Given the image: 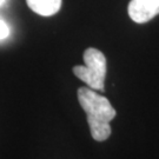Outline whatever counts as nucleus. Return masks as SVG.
I'll use <instances>...</instances> for the list:
<instances>
[{
    "label": "nucleus",
    "mask_w": 159,
    "mask_h": 159,
    "mask_svg": "<svg viewBox=\"0 0 159 159\" xmlns=\"http://www.w3.org/2000/svg\"><path fill=\"white\" fill-rule=\"evenodd\" d=\"M30 8L41 17H51L60 11L61 0H26Z\"/></svg>",
    "instance_id": "20e7f679"
},
{
    "label": "nucleus",
    "mask_w": 159,
    "mask_h": 159,
    "mask_svg": "<svg viewBox=\"0 0 159 159\" xmlns=\"http://www.w3.org/2000/svg\"><path fill=\"white\" fill-rule=\"evenodd\" d=\"M127 12L137 24H145L159 14V0H131Z\"/></svg>",
    "instance_id": "7ed1b4c3"
},
{
    "label": "nucleus",
    "mask_w": 159,
    "mask_h": 159,
    "mask_svg": "<svg viewBox=\"0 0 159 159\" xmlns=\"http://www.w3.org/2000/svg\"><path fill=\"white\" fill-rule=\"evenodd\" d=\"M84 63L85 65L74 66L73 73L77 78L83 80L87 86L96 90H105V77H106V58L104 53L97 48L90 47L84 52Z\"/></svg>",
    "instance_id": "f03ea898"
},
{
    "label": "nucleus",
    "mask_w": 159,
    "mask_h": 159,
    "mask_svg": "<svg viewBox=\"0 0 159 159\" xmlns=\"http://www.w3.org/2000/svg\"><path fill=\"white\" fill-rule=\"evenodd\" d=\"M77 97L86 113L92 138L97 142L108 139L112 132L110 123L117 116L110 100L90 87H79Z\"/></svg>",
    "instance_id": "f257e3e1"
},
{
    "label": "nucleus",
    "mask_w": 159,
    "mask_h": 159,
    "mask_svg": "<svg viewBox=\"0 0 159 159\" xmlns=\"http://www.w3.org/2000/svg\"><path fill=\"white\" fill-rule=\"evenodd\" d=\"M8 35H10V27L2 19H0V40L6 39Z\"/></svg>",
    "instance_id": "39448f33"
},
{
    "label": "nucleus",
    "mask_w": 159,
    "mask_h": 159,
    "mask_svg": "<svg viewBox=\"0 0 159 159\" xmlns=\"http://www.w3.org/2000/svg\"><path fill=\"white\" fill-rule=\"evenodd\" d=\"M4 1H5V0H0V6L4 4Z\"/></svg>",
    "instance_id": "423d86ee"
}]
</instances>
